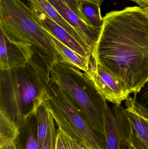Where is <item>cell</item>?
Segmentation results:
<instances>
[{"mask_svg": "<svg viewBox=\"0 0 148 149\" xmlns=\"http://www.w3.org/2000/svg\"><path fill=\"white\" fill-rule=\"evenodd\" d=\"M91 53L93 61L114 75L129 95L148 81V16L129 7L107 13Z\"/></svg>", "mask_w": 148, "mask_h": 149, "instance_id": "cell-1", "label": "cell"}, {"mask_svg": "<svg viewBox=\"0 0 148 149\" xmlns=\"http://www.w3.org/2000/svg\"><path fill=\"white\" fill-rule=\"evenodd\" d=\"M49 83V73L35 56L24 65L1 70L0 108L20 131L44 101Z\"/></svg>", "mask_w": 148, "mask_h": 149, "instance_id": "cell-2", "label": "cell"}, {"mask_svg": "<svg viewBox=\"0 0 148 149\" xmlns=\"http://www.w3.org/2000/svg\"><path fill=\"white\" fill-rule=\"evenodd\" d=\"M0 28L10 41L30 45L48 72L60 59L50 33L22 0H0Z\"/></svg>", "mask_w": 148, "mask_h": 149, "instance_id": "cell-3", "label": "cell"}, {"mask_svg": "<svg viewBox=\"0 0 148 149\" xmlns=\"http://www.w3.org/2000/svg\"><path fill=\"white\" fill-rule=\"evenodd\" d=\"M50 81L60 88L95 130L105 136V114L108 104L85 72L58 61L51 68Z\"/></svg>", "mask_w": 148, "mask_h": 149, "instance_id": "cell-4", "label": "cell"}, {"mask_svg": "<svg viewBox=\"0 0 148 149\" xmlns=\"http://www.w3.org/2000/svg\"><path fill=\"white\" fill-rule=\"evenodd\" d=\"M58 127L89 149H107L106 137L95 130L54 83L50 81L43 101Z\"/></svg>", "mask_w": 148, "mask_h": 149, "instance_id": "cell-5", "label": "cell"}, {"mask_svg": "<svg viewBox=\"0 0 148 149\" xmlns=\"http://www.w3.org/2000/svg\"><path fill=\"white\" fill-rule=\"evenodd\" d=\"M126 108L118 105L123 143L133 149H148V115L129 95Z\"/></svg>", "mask_w": 148, "mask_h": 149, "instance_id": "cell-6", "label": "cell"}, {"mask_svg": "<svg viewBox=\"0 0 148 149\" xmlns=\"http://www.w3.org/2000/svg\"><path fill=\"white\" fill-rule=\"evenodd\" d=\"M85 73L98 92L114 105H121L129 95L118 79L100 65L91 61L89 70Z\"/></svg>", "mask_w": 148, "mask_h": 149, "instance_id": "cell-7", "label": "cell"}, {"mask_svg": "<svg viewBox=\"0 0 148 149\" xmlns=\"http://www.w3.org/2000/svg\"><path fill=\"white\" fill-rule=\"evenodd\" d=\"M34 54L30 45L10 41L1 30V70L26 64L31 60Z\"/></svg>", "mask_w": 148, "mask_h": 149, "instance_id": "cell-8", "label": "cell"}, {"mask_svg": "<svg viewBox=\"0 0 148 149\" xmlns=\"http://www.w3.org/2000/svg\"><path fill=\"white\" fill-rule=\"evenodd\" d=\"M47 1L75 29L92 51L101 31L95 29L85 23L76 14L61 0Z\"/></svg>", "mask_w": 148, "mask_h": 149, "instance_id": "cell-9", "label": "cell"}, {"mask_svg": "<svg viewBox=\"0 0 148 149\" xmlns=\"http://www.w3.org/2000/svg\"><path fill=\"white\" fill-rule=\"evenodd\" d=\"M30 7L34 12L43 13L54 21L58 25L66 30L74 39L89 53L91 54L92 51L77 31L69 24L57 10L47 0H27Z\"/></svg>", "mask_w": 148, "mask_h": 149, "instance_id": "cell-10", "label": "cell"}, {"mask_svg": "<svg viewBox=\"0 0 148 149\" xmlns=\"http://www.w3.org/2000/svg\"><path fill=\"white\" fill-rule=\"evenodd\" d=\"M105 132L107 149H121L123 142L118 105H108L105 114Z\"/></svg>", "mask_w": 148, "mask_h": 149, "instance_id": "cell-11", "label": "cell"}, {"mask_svg": "<svg viewBox=\"0 0 148 149\" xmlns=\"http://www.w3.org/2000/svg\"><path fill=\"white\" fill-rule=\"evenodd\" d=\"M34 12L44 28L63 43L79 54L86 56L91 57V54L87 52L63 28L47 15L43 13Z\"/></svg>", "mask_w": 148, "mask_h": 149, "instance_id": "cell-12", "label": "cell"}, {"mask_svg": "<svg viewBox=\"0 0 148 149\" xmlns=\"http://www.w3.org/2000/svg\"><path fill=\"white\" fill-rule=\"evenodd\" d=\"M54 46L60 57L59 61L69 64L83 72L89 70L91 57L83 56L63 43L50 33Z\"/></svg>", "mask_w": 148, "mask_h": 149, "instance_id": "cell-13", "label": "cell"}, {"mask_svg": "<svg viewBox=\"0 0 148 149\" xmlns=\"http://www.w3.org/2000/svg\"><path fill=\"white\" fill-rule=\"evenodd\" d=\"M15 142L17 149H39L35 114L29 117Z\"/></svg>", "mask_w": 148, "mask_h": 149, "instance_id": "cell-14", "label": "cell"}, {"mask_svg": "<svg viewBox=\"0 0 148 149\" xmlns=\"http://www.w3.org/2000/svg\"><path fill=\"white\" fill-rule=\"evenodd\" d=\"M0 149L15 141L20 134L17 125L3 109L0 108Z\"/></svg>", "mask_w": 148, "mask_h": 149, "instance_id": "cell-15", "label": "cell"}, {"mask_svg": "<svg viewBox=\"0 0 148 149\" xmlns=\"http://www.w3.org/2000/svg\"><path fill=\"white\" fill-rule=\"evenodd\" d=\"M79 6L84 22L95 29L101 31L103 19L101 14V6L87 1L79 2Z\"/></svg>", "mask_w": 148, "mask_h": 149, "instance_id": "cell-16", "label": "cell"}, {"mask_svg": "<svg viewBox=\"0 0 148 149\" xmlns=\"http://www.w3.org/2000/svg\"><path fill=\"white\" fill-rule=\"evenodd\" d=\"M50 114L43 102L39 106L35 113L36 117V134L39 149L41 148L47 136Z\"/></svg>", "mask_w": 148, "mask_h": 149, "instance_id": "cell-17", "label": "cell"}, {"mask_svg": "<svg viewBox=\"0 0 148 149\" xmlns=\"http://www.w3.org/2000/svg\"><path fill=\"white\" fill-rule=\"evenodd\" d=\"M54 122L50 113L47 136L41 149H56L57 130L56 128Z\"/></svg>", "mask_w": 148, "mask_h": 149, "instance_id": "cell-18", "label": "cell"}, {"mask_svg": "<svg viewBox=\"0 0 148 149\" xmlns=\"http://www.w3.org/2000/svg\"><path fill=\"white\" fill-rule=\"evenodd\" d=\"M134 95L133 99L135 103L148 115V81Z\"/></svg>", "mask_w": 148, "mask_h": 149, "instance_id": "cell-19", "label": "cell"}, {"mask_svg": "<svg viewBox=\"0 0 148 149\" xmlns=\"http://www.w3.org/2000/svg\"><path fill=\"white\" fill-rule=\"evenodd\" d=\"M57 132L62 137L66 149H88L81 145L76 140L71 137L66 132L58 127Z\"/></svg>", "mask_w": 148, "mask_h": 149, "instance_id": "cell-20", "label": "cell"}, {"mask_svg": "<svg viewBox=\"0 0 148 149\" xmlns=\"http://www.w3.org/2000/svg\"><path fill=\"white\" fill-rule=\"evenodd\" d=\"M61 1H62L63 3H65L70 9L76 14L84 22V19L80 10L79 2L77 0H61Z\"/></svg>", "mask_w": 148, "mask_h": 149, "instance_id": "cell-21", "label": "cell"}, {"mask_svg": "<svg viewBox=\"0 0 148 149\" xmlns=\"http://www.w3.org/2000/svg\"><path fill=\"white\" fill-rule=\"evenodd\" d=\"M56 149H66L62 137H61V135L58 132H57V136H56Z\"/></svg>", "mask_w": 148, "mask_h": 149, "instance_id": "cell-22", "label": "cell"}, {"mask_svg": "<svg viewBox=\"0 0 148 149\" xmlns=\"http://www.w3.org/2000/svg\"><path fill=\"white\" fill-rule=\"evenodd\" d=\"M127 1L134 2L142 8H144L148 6V0H127Z\"/></svg>", "mask_w": 148, "mask_h": 149, "instance_id": "cell-23", "label": "cell"}, {"mask_svg": "<svg viewBox=\"0 0 148 149\" xmlns=\"http://www.w3.org/2000/svg\"><path fill=\"white\" fill-rule=\"evenodd\" d=\"M78 1H87L89 2L93 3H96V4H99L101 6L102 4V3L103 1V0H77Z\"/></svg>", "mask_w": 148, "mask_h": 149, "instance_id": "cell-24", "label": "cell"}, {"mask_svg": "<svg viewBox=\"0 0 148 149\" xmlns=\"http://www.w3.org/2000/svg\"><path fill=\"white\" fill-rule=\"evenodd\" d=\"M0 149H17L15 141L12 142L4 148Z\"/></svg>", "mask_w": 148, "mask_h": 149, "instance_id": "cell-25", "label": "cell"}, {"mask_svg": "<svg viewBox=\"0 0 148 149\" xmlns=\"http://www.w3.org/2000/svg\"><path fill=\"white\" fill-rule=\"evenodd\" d=\"M121 149H133L132 148H130V147L127 145V144L123 143V144L122 147Z\"/></svg>", "mask_w": 148, "mask_h": 149, "instance_id": "cell-26", "label": "cell"}, {"mask_svg": "<svg viewBox=\"0 0 148 149\" xmlns=\"http://www.w3.org/2000/svg\"><path fill=\"white\" fill-rule=\"evenodd\" d=\"M144 10L146 11V13L147 15L148 16V7H146V8H144Z\"/></svg>", "mask_w": 148, "mask_h": 149, "instance_id": "cell-27", "label": "cell"}, {"mask_svg": "<svg viewBox=\"0 0 148 149\" xmlns=\"http://www.w3.org/2000/svg\"></svg>", "mask_w": 148, "mask_h": 149, "instance_id": "cell-28", "label": "cell"}]
</instances>
